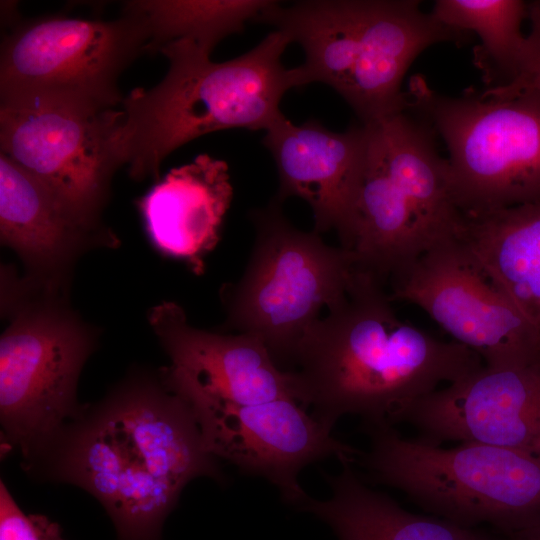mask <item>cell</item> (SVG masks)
Wrapping results in <instances>:
<instances>
[{
    "instance_id": "cell-15",
    "label": "cell",
    "mask_w": 540,
    "mask_h": 540,
    "mask_svg": "<svg viewBox=\"0 0 540 540\" xmlns=\"http://www.w3.org/2000/svg\"><path fill=\"white\" fill-rule=\"evenodd\" d=\"M0 240L23 262L31 283L66 292L78 257L95 246H115L103 224L77 215L52 190L0 153Z\"/></svg>"
},
{
    "instance_id": "cell-10",
    "label": "cell",
    "mask_w": 540,
    "mask_h": 540,
    "mask_svg": "<svg viewBox=\"0 0 540 540\" xmlns=\"http://www.w3.org/2000/svg\"><path fill=\"white\" fill-rule=\"evenodd\" d=\"M164 371L190 404L205 449L245 474L267 479L287 503L299 507L309 498L298 483V474L308 464L327 457L342 464L356 462L360 450L335 438L293 398L233 403L206 395L170 366Z\"/></svg>"
},
{
    "instance_id": "cell-18",
    "label": "cell",
    "mask_w": 540,
    "mask_h": 540,
    "mask_svg": "<svg viewBox=\"0 0 540 540\" xmlns=\"http://www.w3.org/2000/svg\"><path fill=\"white\" fill-rule=\"evenodd\" d=\"M389 175L410 204L427 249L457 238L462 213L451 197L446 159L435 145V132L406 111L364 123Z\"/></svg>"
},
{
    "instance_id": "cell-24",
    "label": "cell",
    "mask_w": 540,
    "mask_h": 540,
    "mask_svg": "<svg viewBox=\"0 0 540 540\" xmlns=\"http://www.w3.org/2000/svg\"><path fill=\"white\" fill-rule=\"evenodd\" d=\"M0 540H65L60 526L44 515L26 514L0 481Z\"/></svg>"
},
{
    "instance_id": "cell-6",
    "label": "cell",
    "mask_w": 540,
    "mask_h": 540,
    "mask_svg": "<svg viewBox=\"0 0 540 540\" xmlns=\"http://www.w3.org/2000/svg\"><path fill=\"white\" fill-rule=\"evenodd\" d=\"M360 463L374 482L402 491L456 524L488 523L515 535L540 523V457L462 442L453 448L403 438L394 428L367 431Z\"/></svg>"
},
{
    "instance_id": "cell-21",
    "label": "cell",
    "mask_w": 540,
    "mask_h": 540,
    "mask_svg": "<svg viewBox=\"0 0 540 540\" xmlns=\"http://www.w3.org/2000/svg\"><path fill=\"white\" fill-rule=\"evenodd\" d=\"M431 14L442 24L473 32L481 40L474 61L488 88L508 84L514 77L525 44L521 31L528 3L520 0H437Z\"/></svg>"
},
{
    "instance_id": "cell-25",
    "label": "cell",
    "mask_w": 540,
    "mask_h": 540,
    "mask_svg": "<svg viewBox=\"0 0 540 540\" xmlns=\"http://www.w3.org/2000/svg\"><path fill=\"white\" fill-rule=\"evenodd\" d=\"M513 536L514 540H540V523Z\"/></svg>"
},
{
    "instance_id": "cell-12",
    "label": "cell",
    "mask_w": 540,
    "mask_h": 540,
    "mask_svg": "<svg viewBox=\"0 0 540 540\" xmlns=\"http://www.w3.org/2000/svg\"><path fill=\"white\" fill-rule=\"evenodd\" d=\"M390 299L425 311L489 368L540 354V333L457 238L433 244L391 279Z\"/></svg>"
},
{
    "instance_id": "cell-23",
    "label": "cell",
    "mask_w": 540,
    "mask_h": 540,
    "mask_svg": "<svg viewBox=\"0 0 540 540\" xmlns=\"http://www.w3.org/2000/svg\"><path fill=\"white\" fill-rule=\"evenodd\" d=\"M527 17L531 30L526 36L513 79L504 86L487 88L481 92L483 96L508 98L523 91L540 92V1L528 3Z\"/></svg>"
},
{
    "instance_id": "cell-5",
    "label": "cell",
    "mask_w": 540,
    "mask_h": 540,
    "mask_svg": "<svg viewBox=\"0 0 540 540\" xmlns=\"http://www.w3.org/2000/svg\"><path fill=\"white\" fill-rule=\"evenodd\" d=\"M0 338L1 447L29 473L81 412L77 383L98 333L76 315L62 291L38 287L7 269Z\"/></svg>"
},
{
    "instance_id": "cell-13",
    "label": "cell",
    "mask_w": 540,
    "mask_h": 540,
    "mask_svg": "<svg viewBox=\"0 0 540 540\" xmlns=\"http://www.w3.org/2000/svg\"><path fill=\"white\" fill-rule=\"evenodd\" d=\"M407 422L431 445L478 442L540 457V354L483 366L437 389L413 407Z\"/></svg>"
},
{
    "instance_id": "cell-14",
    "label": "cell",
    "mask_w": 540,
    "mask_h": 540,
    "mask_svg": "<svg viewBox=\"0 0 540 540\" xmlns=\"http://www.w3.org/2000/svg\"><path fill=\"white\" fill-rule=\"evenodd\" d=\"M262 144L278 173L275 197L282 203L289 197L306 201L314 231L336 230L344 248L366 157V124L335 132L315 119L295 124L283 115L265 130Z\"/></svg>"
},
{
    "instance_id": "cell-1",
    "label": "cell",
    "mask_w": 540,
    "mask_h": 540,
    "mask_svg": "<svg viewBox=\"0 0 540 540\" xmlns=\"http://www.w3.org/2000/svg\"><path fill=\"white\" fill-rule=\"evenodd\" d=\"M29 475L90 493L118 540H159L191 480H226L163 368L133 369L100 401L83 405Z\"/></svg>"
},
{
    "instance_id": "cell-11",
    "label": "cell",
    "mask_w": 540,
    "mask_h": 540,
    "mask_svg": "<svg viewBox=\"0 0 540 540\" xmlns=\"http://www.w3.org/2000/svg\"><path fill=\"white\" fill-rule=\"evenodd\" d=\"M121 108L0 105V153L52 190L85 221L103 224L120 151Z\"/></svg>"
},
{
    "instance_id": "cell-20",
    "label": "cell",
    "mask_w": 540,
    "mask_h": 540,
    "mask_svg": "<svg viewBox=\"0 0 540 540\" xmlns=\"http://www.w3.org/2000/svg\"><path fill=\"white\" fill-rule=\"evenodd\" d=\"M331 489L327 500L309 497L300 509L325 521L339 540H496L446 519L417 515L365 485L342 464L337 475H324Z\"/></svg>"
},
{
    "instance_id": "cell-7",
    "label": "cell",
    "mask_w": 540,
    "mask_h": 540,
    "mask_svg": "<svg viewBox=\"0 0 540 540\" xmlns=\"http://www.w3.org/2000/svg\"><path fill=\"white\" fill-rule=\"evenodd\" d=\"M281 205L274 197L250 213L249 261L241 278L221 289L225 329L259 338L279 367L295 364L322 309L346 297L357 270L352 252L294 227Z\"/></svg>"
},
{
    "instance_id": "cell-16",
    "label": "cell",
    "mask_w": 540,
    "mask_h": 540,
    "mask_svg": "<svg viewBox=\"0 0 540 540\" xmlns=\"http://www.w3.org/2000/svg\"><path fill=\"white\" fill-rule=\"evenodd\" d=\"M148 320L170 366L206 395L238 404L296 400L293 372L280 368L259 338L196 328L170 301L154 307Z\"/></svg>"
},
{
    "instance_id": "cell-8",
    "label": "cell",
    "mask_w": 540,
    "mask_h": 540,
    "mask_svg": "<svg viewBox=\"0 0 540 540\" xmlns=\"http://www.w3.org/2000/svg\"><path fill=\"white\" fill-rule=\"evenodd\" d=\"M407 94L409 109L446 145L448 187L462 215L540 201V92L451 97L414 75Z\"/></svg>"
},
{
    "instance_id": "cell-19",
    "label": "cell",
    "mask_w": 540,
    "mask_h": 540,
    "mask_svg": "<svg viewBox=\"0 0 540 540\" xmlns=\"http://www.w3.org/2000/svg\"><path fill=\"white\" fill-rule=\"evenodd\" d=\"M457 239L540 333V201L462 215Z\"/></svg>"
},
{
    "instance_id": "cell-9",
    "label": "cell",
    "mask_w": 540,
    "mask_h": 540,
    "mask_svg": "<svg viewBox=\"0 0 540 540\" xmlns=\"http://www.w3.org/2000/svg\"><path fill=\"white\" fill-rule=\"evenodd\" d=\"M150 38L145 15L130 2L113 20H17L1 41L0 105L115 109L125 97L118 80Z\"/></svg>"
},
{
    "instance_id": "cell-4",
    "label": "cell",
    "mask_w": 540,
    "mask_h": 540,
    "mask_svg": "<svg viewBox=\"0 0 540 540\" xmlns=\"http://www.w3.org/2000/svg\"><path fill=\"white\" fill-rule=\"evenodd\" d=\"M301 46L296 87L315 82L335 90L369 123L409 109L401 85L428 47L464 44L470 33L450 28L415 0H309L283 7L274 1L257 20Z\"/></svg>"
},
{
    "instance_id": "cell-3",
    "label": "cell",
    "mask_w": 540,
    "mask_h": 540,
    "mask_svg": "<svg viewBox=\"0 0 540 540\" xmlns=\"http://www.w3.org/2000/svg\"><path fill=\"white\" fill-rule=\"evenodd\" d=\"M291 43L273 30L242 55L214 62L187 40L164 45L169 68L156 86L133 89L121 104L120 151L129 176L159 180L164 159L205 134L231 128L267 130L284 114L280 103L296 87L282 55Z\"/></svg>"
},
{
    "instance_id": "cell-22",
    "label": "cell",
    "mask_w": 540,
    "mask_h": 540,
    "mask_svg": "<svg viewBox=\"0 0 540 540\" xmlns=\"http://www.w3.org/2000/svg\"><path fill=\"white\" fill-rule=\"evenodd\" d=\"M148 22L151 38L146 53H159L173 41L187 40L212 53L225 37L258 20L274 2L268 0H141L129 1Z\"/></svg>"
},
{
    "instance_id": "cell-2",
    "label": "cell",
    "mask_w": 540,
    "mask_h": 540,
    "mask_svg": "<svg viewBox=\"0 0 540 540\" xmlns=\"http://www.w3.org/2000/svg\"><path fill=\"white\" fill-rule=\"evenodd\" d=\"M295 364L300 404L331 430L340 417L357 415L366 432L407 422L441 383L484 366L468 347L400 319L382 282L358 268L346 297L307 334Z\"/></svg>"
},
{
    "instance_id": "cell-17",
    "label": "cell",
    "mask_w": 540,
    "mask_h": 540,
    "mask_svg": "<svg viewBox=\"0 0 540 540\" xmlns=\"http://www.w3.org/2000/svg\"><path fill=\"white\" fill-rule=\"evenodd\" d=\"M232 197L227 163L204 153L171 169L137 206L156 249L201 275L220 239Z\"/></svg>"
}]
</instances>
